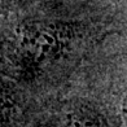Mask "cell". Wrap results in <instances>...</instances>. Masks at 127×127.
Returning <instances> with one entry per match:
<instances>
[{
    "label": "cell",
    "mask_w": 127,
    "mask_h": 127,
    "mask_svg": "<svg viewBox=\"0 0 127 127\" xmlns=\"http://www.w3.org/2000/svg\"><path fill=\"white\" fill-rule=\"evenodd\" d=\"M123 118H125V122L127 125V99L125 100V105H123Z\"/></svg>",
    "instance_id": "obj_1"
}]
</instances>
